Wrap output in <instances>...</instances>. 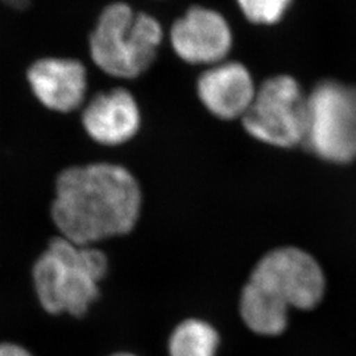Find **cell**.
I'll return each mask as SVG.
<instances>
[{
  "label": "cell",
  "instance_id": "cell-13",
  "mask_svg": "<svg viewBox=\"0 0 356 356\" xmlns=\"http://www.w3.org/2000/svg\"><path fill=\"white\" fill-rule=\"evenodd\" d=\"M292 0H236L245 19L254 24L279 22Z\"/></svg>",
  "mask_w": 356,
  "mask_h": 356
},
{
  "label": "cell",
  "instance_id": "cell-4",
  "mask_svg": "<svg viewBox=\"0 0 356 356\" xmlns=\"http://www.w3.org/2000/svg\"><path fill=\"white\" fill-rule=\"evenodd\" d=\"M307 148L331 163L356 159L355 86L323 81L307 95Z\"/></svg>",
  "mask_w": 356,
  "mask_h": 356
},
{
  "label": "cell",
  "instance_id": "cell-7",
  "mask_svg": "<svg viewBox=\"0 0 356 356\" xmlns=\"http://www.w3.org/2000/svg\"><path fill=\"white\" fill-rule=\"evenodd\" d=\"M26 83L33 101L49 114H76L89 99V69L76 56L38 57L26 69Z\"/></svg>",
  "mask_w": 356,
  "mask_h": 356
},
{
  "label": "cell",
  "instance_id": "cell-8",
  "mask_svg": "<svg viewBox=\"0 0 356 356\" xmlns=\"http://www.w3.org/2000/svg\"><path fill=\"white\" fill-rule=\"evenodd\" d=\"M232 31L216 10L191 4L168 29V44L185 66H213L226 61L232 49Z\"/></svg>",
  "mask_w": 356,
  "mask_h": 356
},
{
  "label": "cell",
  "instance_id": "cell-6",
  "mask_svg": "<svg viewBox=\"0 0 356 356\" xmlns=\"http://www.w3.org/2000/svg\"><path fill=\"white\" fill-rule=\"evenodd\" d=\"M248 282L288 310H309L325 293V275L317 260L296 247L276 248L254 266Z\"/></svg>",
  "mask_w": 356,
  "mask_h": 356
},
{
  "label": "cell",
  "instance_id": "cell-9",
  "mask_svg": "<svg viewBox=\"0 0 356 356\" xmlns=\"http://www.w3.org/2000/svg\"><path fill=\"white\" fill-rule=\"evenodd\" d=\"M78 119L90 141L110 149L136 140L144 126L140 101L126 86H113L90 95Z\"/></svg>",
  "mask_w": 356,
  "mask_h": 356
},
{
  "label": "cell",
  "instance_id": "cell-11",
  "mask_svg": "<svg viewBox=\"0 0 356 356\" xmlns=\"http://www.w3.org/2000/svg\"><path fill=\"white\" fill-rule=\"evenodd\" d=\"M239 312L245 326L259 335H280L288 326V309L248 282L241 293Z\"/></svg>",
  "mask_w": 356,
  "mask_h": 356
},
{
  "label": "cell",
  "instance_id": "cell-1",
  "mask_svg": "<svg viewBox=\"0 0 356 356\" xmlns=\"http://www.w3.org/2000/svg\"><path fill=\"white\" fill-rule=\"evenodd\" d=\"M141 207L140 182L119 163L65 166L54 179L51 220L61 236L81 245L127 235L138 225Z\"/></svg>",
  "mask_w": 356,
  "mask_h": 356
},
{
  "label": "cell",
  "instance_id": "cell-3",
  "mask_svg": "<svg viewBox=\"0 0 356 356\" xmlns=\"http://www.w3.org/2000/svg\"><path fill=\"white\" fill-rule=\"evenodd\" d=\"M108 270L106 254L56 236L32 267L38 302L53 314L83 317L99 298V285Z\"/></svg>",
  "mask_w": 356,
  "mask_h": 356
},
{
  "label": "cell",
  "instance_id": "cell-5",
  "mask_svg": "<svg viewBox=\"0 0 356 356\" xmlns=\"http://www.w3.org/2000/svg\"><path fill=\"white\" fill-rule=\"evenodd\" d=\"M307 115V95L296 79L277 76L256 89L242 124L256 140L289 148L305 141Z\"/></svg>",
  "mask_w": 356,
  "mask_h": 356
},
{
  "label": "cell",
  "instance_id": "cell-14",
  "mask_svg": "<svg viewBox=\"0 0 356 356\" xmlns=\"http://www.w3.org/2000/svg\"><path fill=\"white\" fill-rule=\"evenodd\" d=\"M0 3L13 13H26L35 6V0H0Z\"/></svg>",
  "mask_w": 356,
  "mask_h": 356
},
{
  "label": "cell",
  "instance_id": "cell-2",
  "mask_svg": "<svg viewBox=\"0 0 356 356\" xmlns=\"http://www.w3.org/2000/svg\"><path fill=\"white\" fill-rule=\"evenodd\" d=\"M165 26L126 0L106 3L86 40L90 63L103 76L135 82L151 73L165 42Z\"/></svg>",
  "mask_w": 356,
  "mask_h": 356
},
{
  "label": "cell",
  "instance_id": "cell-15",
  "mask_svg": "<svg viewBox=\"0 0 356 356\" xmlns=\"http://www.w3.org/2000/svg\"><path fill=\"white\" fill-rule=\"evenodd\" d=\"M0 356H33L26 347L13 342H0Z\"/></svg>",
  "mask_w": 356,
  "mask_h": 356
},
{
  "label": "cell",
  "instance_id": "cell-16",
  "mask_svg": "<svg viewBox=\"0 0 356 356\" xmlns=\"http://www.w3.org/2000/svg\"><path fill=\"white\" fill-rule=\"evenodd\" d=\"M110 356H136L135 354H132V353H124V351H120V353H115V354H111Z\"/></svg>",
  "mask_w": 356,
  "mask_h": 356
},
{
  "label": "cell",
  "instance_id": "cell-10",
  "mask_svg": "<svg viewBox=\"0 0 356 356\" xmlns=\"http://www.w3.org/2000/svg\"><path fill=\"white\" fill-rule=\"evenodd\" d=\"M195 97L210 115L220 120L242 119L254 101L256 88L250 70L236 61L206 67L195 79Z\"/></svg>",
  "mask_w": 356,
  "mask_h": 356
},
{
  "label": "cell",
  "instance_id": "cell-17",
  "mask_svg": "<svg viewBox=\"0 0 356 356\" xmlns=\"http://www.w3.org/2000/svg\"><path fill=\"white\" fill-rule=\"evenodd\" d=\"M156 1H157V0H156Z\"/></svg>",
  "mask_w": 356,
  "mask_h": 356
},
{
  "label": "cell",
  "instance_id": "cell-12",
  "mask_svg": "<svg viewBox=\"0 0 356 356\" xmlns=\"http://www.w3.org/2000/svg\"><path fill=\"white\" fill-rule=\"evenodd\" d=\"M219 334L204 319L188 318L179 322L169 335V356H216Z\"/></svg>",
  "mask_w": 356,
  "mask_h": 356
}]
</instances>
